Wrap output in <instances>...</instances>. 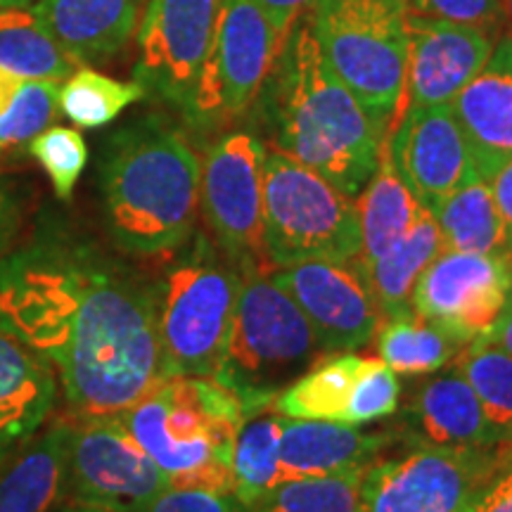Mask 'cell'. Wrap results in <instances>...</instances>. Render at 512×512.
I'll list each match as a JSON object with an SVG mask.
<instances>
[{
  "label": "cell",
  "instance_id": "6da1fadb",
  "mask_svg": "<svg viewBox=\"0 0 512 512\" xmlns=\"http://www.w3.org/2000/svg\"><path fill=\"white\" fill-rule=\"evenodd\" d=\"M0 330L53 368L74 420L124 413L166 380L157 287L62 226L0 259Z\"/></svg>",
  "mask_w": 512,
  "mask_h": 512
},
{
  "label": "cell",
  "instance_id": "7a4b0ae2",
  "mask_svg": "<svg viewBox=\"0 0 512 512\" xmlns=\"http://www.w3.org/2000/svg\"><path fill=\"white\" fill-rule=\"evenodd\" d=\"M261 95L273 150L309 166L347 197H358L375 174L387 136L330 69L309 15L287 34Z\"/></svg>",
  "mask_w": 512,
  "mask_h": 512
},
{
  "label": "cell",
  "instance_id": "3957f363",
  "mask_svg": "<svg viewBox=\"0 0 512 512\" xmlns=\"http://www.w3.org/2000/svg\"><path fill=\"white\" fill-rule=\"evenodd\" d=\"M200 176V155L169 121L145 117L114 133L102 159L112 240L138 256L183 247L200 209Z\"/></svg>",
  "mask_w": 512,
  "mask_h": 512
},
{
  "label": "cell",
  "instance_id": "277c9868",
  "mask_svg": "<svg viewBox=\"0 0 512 512\" xmlns=\"http://www.w3.org/2000/svg\"><path fill=\"white\" fill-rule=\"evenodd\" d=\"M117 418L169 486L233 494V446L249 413L216 377H166Z\"/></svg>",
  "mask_w": 512,
  "mask_h": 512
},
{
  "label": "cell",
  "instance_id": "5b68a950",
  "mask_svg": "<svg viewBox=\"0 0 512 512\" xmlns=\"http://www.w3.org/2000/svg\"><path fill=\"white\" fill-rule=\"evenodd\" d=\"M309 22L332 72L389 136L406 100L408 0H316Z\"/></svg>",
  "mask_w": 512,
  "mask_h": 512
},
{
  "label": "cell",
  "instance_id": "8992f818",
  "mask_svg": "<svg viewBox=\"0 0 512 512\" xmlns=\"http://www.w3.org/2000/svg\"><path fill=\"white\" fill-rule=\"evenodd\" d=\"M320 356L311 323L271 278L245 275L235 306L228 351L216 380L245 403L249 418L264 411L287 384L304 375Z\"/></svg>",
  "mask_w": 512,
  "mask_h": 512
},
{
  "label": "cell",
  "instance_id": "52a82bcc",
  "mask_svg": "<svg viewBox=\"0 0 512 512\" xmlns=\"http://www.w3.org/2000/svg\"><path fill=\"white\" fill-rule=\"evenodd\" d=\"M261 245L275 268L304 261L347 264L361 254L354 197L278 150L264 159Z\"/></svg>",
  "mask_w": 512,
  "mask_h": 512
},
{
  "label": "cell",
  "instance_id": "ba28073f",
  "mask_svg": "<svg viewBox=\"0 0 512 512\" xmlns=\"http://www.w3.org/2000/svg\"><path fill=\"white\" fill-rule=\"evenodd\" d=\"M240 275L221 264L207 242L157 285V330L166 377H216L223 368L240 297Z\"/></svg>",
  "mask_w": 512,
  "mask_h": 512
},
{
  "label": "cell",
  "instance_id": "9c48e42d",
  "mask_svg": "<svg viewBox=\"0 0 512 512\" xmlns=\"http://www.w3.org/2000/svg\"><path fill=\"white\" fill-rule=\"evenodd\" d=\"M280 46L271 19L254 0H223L185 119L209 128L245 114L264 91Z\"/></svg>",
  "mask_w": 512,
  "mask_h": 512
},
{
  "label": "cell",
  "instance_id": "30bf717a",
  "mask_svg": "<svg viewBox=\"0 0 512 512\" xmlns=\"http://www.w3.org/2000/svg\"><path fill=\"white\" fill-rule=\"evenodd\" d=\"M501 460L503 448L425 444L399 460L366 467L361 512H465Z\"/></svg>",
  "mask_w": 512,
  "mask_h": 512
},
{
  "label": "cell",
  "instance_id": "8fae6325",
  "mask_svg": "<svg viewBox=\"0 0 512 512\" xmlns=\"http://www.w3.org/2000/svg\"><path fill=\"white\" fill-rule=\"evenodd\" d=\"M169 479L117 415L74 420L67 446V501L110 512H140Z\"/></svg>",
  "mask_w": 512,
  "mask_h": 512
},
{
  "label": "cell",
  "instance_id": "7c38bea8",
  "mask_svg": "<svg viewBox=\"0 0 512 512\" xmlns=\"http://www.w3.org/2000/svg\"><path fill=\"white\" fill-rule=\"evenodd\" d=\"M512 294V254L439 252L415 283L411 309L460 344L482 337Z\"/></svg>",
  "mask_w": 512,
  "mask_h": 512
},
{
  "label": "cell",
  "instance_id": "4fadbf2b",
  "mask_svg": "<svg viewBox=\"0 0 512 512\" xmlns=\"http://www.w3.org/2000/svg\"><path fill=\"white\" fill-rule=\"evenodd\" d=\"M223 0H145L138 83L185 114L207 60Z\"/></svg>",
  "mask_w": 512,
  "mask_h": 512
},
{
  "label": "cell",
  "instance_id": "5bb4252c",
  "mask_svg": "<svg viewBox=\"0 0 512 512\" xmlns=\"http://www.w3.org/2000/svg\"><path fill=\"white\" fill-rule=\"evenodd\" d=\"M266 152L264 140L252 131H230L209 147L202 162L200 209L204 221L228 254L245 261H259L264 256L261 209Z\"/></svg>",
  "mask_w": 512,
  "mask_h": 512
},
{
  "label": "cell",
  "instance_id": "9a60e30c",
  "mask_svg": "<svg viewBox=\"0 0 512 512\" xmlns=\"http://www.w3.org/2000/svg\"><path fill=\"white\" fill-rule=\"evenodd\" d=\"M271 280L302 309L323 354L366 347L380 328L373 292L351 261H304L278 268Z\"/></svg>",
  "mask_w": 512,
  "mask_h": 512
},
{
  "label": "cell",
  "instance_id": "2e32d148",
  "mask_svg": "<svg viewBox=\"0 0 512 512\" xmlns=\"http://www.w3.org/2000/svg\"><path fill=\"white\" fill-rule=\"evenodd\" d=\"M387 150L396 174L430 211L477 176L451 105H406L389 131Z\"/></svg>",
  "mask_w": 512,
  "mask_h": 512
},
{
  "label": "cell",
  "instance_id": "e0dca14e",
  "mask_svg": "<svg viewBox=\"0 0 512 512\" xmlns=\"http://www.w3.org/2000/svg\"><path fill=\"white\" fill-rule=\"evenodd\" d=\"M496 41L486 29L408 12V105H451L489 60Z\"/></svg>",
  "mask_w": 512,
  "mask_h": 512
},
{
  "label": "cell",
  "instance_id": "ac0fdd59",
  "mask_svg": "<svg viewBox=\"0 0 512 512\" xmlns=\"http://www.w3.org/2000/svg\"><path fill=\"white\" fill-rule=\"evenodd\" d=\"M475 174L489 181L512 159V36H498L489 60L451 102Z\"/></svg>",
  "mask_w": 512,
  "mask_h": 512
},
{
  "label": "cell",
  "instance_id": "d6986e66",
  "mask_svg": "<svg viewBox=\"0 0 512 512\" xmlns=\"http://www.w3.org/2000/svg\"><path fill=\"white\" fill-rule=\"evenodd\" d=\"M57 389L53 368L0 330V467L43 430Z\"/></svg>",
  "mask_w": 512,
  "mask_h": 512
},
{
  "label": "cell",
  "instance_id": "ffe728a7",
  "mask_svg": "<svg viewBox=\"0 0 512 512\" xmlns=\"http://www.w3.org/2000/svg\"><path fill=\"white\" fill-rule=\"evenodd\" d=\"M145 0H36V17L79 64L121 53L136 34Z\"/></svg>",
  "mask_w": 512,
  "mask_h": 512
},
{
  "label": "cell",
  "instance_id": "44dd1931",
  "mask_svg": "<svg viewBox=\"0 0 512 512\" xmlns=\"http://www.w3.org/2000/svg\"><path fill=\"white\" fill-rule=\"evenodd\" d=\"M413 425L430 446L498 451L512 446L489 420L475 389L463 375L451 373L427 382L413 401Z\"/></svg>",
  "mask_w": 512,
  "mask_h": 512
},
{
  "label": "cell",
  "instance_id": "7402d4cb",
  "mask_svg": "<svg viewBox=\"0 0 512 512\" xmlns=\"http://www.w3.org/2000/svg\"><path fill=\"white\" fill-rule=\"evenodd\" d=\"M387 439L339 422L280 418V482L368 467Z\"/></svg>",
  "mask_w": 512,
  "mask_h": 512
},
{
  "label": "cell",
  "instance_id": "603a6c76",
  "mask_svg": "<svg viewBox=\"0 0 512 512\" xmlns=\"http://www.w3.org/2000/svg\"><path fill=\"white\" fill-rule=\"evenodd\" d=\"M72 422H53L0 467V512H57L67 501Z\"/></svg>",
  "mask_w": 512,
  "mask_h": 512
},
{
  "label": "cell",
  "instance_id": "cb8c5ba5",
  "mask_svg": "<svg viewBox=\"0 0 512 512\" xmlns=\"http://www.w3.org/2000/svg\"><path fill=\"white\" fill-rule=\"evenodd\" d=\"M441 252V235L434 214L427 207L418 209L413 226L394 242L387 252H382L370 264H358L356 271L363 275L368 290L380 309V316L392 320L413 316L411 297L420 273L430 266V261Z\"/></svg>",
  "mask_w": 512,
  "mask_h": 512
},
{
  "label": "cell",
  "instance_id": "d4e9b609",
  "mask_svg": "<svg viewBox=\"0 0 512 512\" xmlns=\"http://www.w3.org/2000/svg\"><path fill=\"white\" fill-rule=\"evenodd\" d=\"M370 358L354 354H330L316 361L275 396L273 408L283 418L325 420L344 425L354 399L356 384L366 373Z\"/></svg>",
  "mask_w": 512,
  "mask_h": 512
},
{
  "label": "cell",
  "instance_id": "484cf974",
  "mask_svg": "<svg viewBox=\"0 0 512 512\" xmlns=\"http://www.w3.org/2000/svg\"><path fill=\"white\" fill-rule=\"evenodd\" d=\"M420 202L396 174L384 140L380 162L366 188L358 192L356 211L361 226V254L354 261L370 264L387 252L413 226Z\"/></svg>",
  "mask_w": 512,
  "mask_h": 512
},
{
  "label": "cell",
  "instance_id": "4316f807",
  "mask_svg": "<svg viewBox=\"0 0 512 512\" xmlns=\"http://www.w3.org/2000/svg\"><path fill=\"white\" fill-rule=\"evenodd\" d=\"M441 235V252L512 254L489 183L479 176L460 185L432 211Z\"/></svg>",
  "mask_w": 512,
  "mask_h": 512
},
{
  "label": "cell",
  "instance_id": "83f0119b",
  "mask_svg": "<svg viewBox=\"0 0 512 512\" xmlns=\"http://www.w3.org/2000/svg\"><path fill=\"white\" fill-rule=\"evenodd\" d=\"M79 62L64 53L29 8H0V69L19 79H69Z\"/></svg>",
  "mask_w": 512,
  "mask_h": 512
},
{
  "label": "cell",
  "instance_id": "f1b7e54d",
  "mask_svg": "<svg viewBox=\"0 0 512 512\" xmlns=\"http://www.w3.org/2000/svg\"><path fill=\"white\" fill-rule=\"evenodd\" d=\"M233 496L252 510L280 484V418H249L233 446Z\"/></svg>",
  "mask_w": 512,
  "mask_h": 512
},
{
  "label": "cell",
  "instance_id": "f546056e",
  "mask_svg": "<svg viewBox=\"0 0 512 512\" xmlns=\"http://www.w3.org/2000/svg\"><path fill=\"white\" fill-rule=\"evenodd\" d=\"M377 356L394 373L427 375L441 370L456 354L458 344L418 316L392 318L377 328Z\"/></svg>",
  "mask_w": 512,
  "mask_h": 512
},
{
  "label": "cell",
  "instance_id": "4dcf8cb0",
  "mask_svg": "<svg viewBox=\"0 0 512 512\" xmlns=\"http://www.w3.org/2000/svg\"><path fill=\"white\" fill-rule=\"evenodd\" d=\"M366 467L275 484L249 512H361Z\"/></svg>",
  "mask_w": 512,
  "mask_h": 512
},
{
  "label": "cell",
  "instance_id": "1f68e13d",
  "mask_svg": "<svg viewBox=\"0 0 512 512\" xmlns=\"http://www.w3.org/2000/svg\"><path fill=\"white\" fill-rule=\"evenodd\" d=\"M145 95V88L138 81L124 83L81 67L60 88V112L76 126L100 128Z\"/></svg>",
  "mask_w": 512,
  "mask_h": 512
},
{
  "label": "cell",
  "instance_id": "d6a6232c",
  "mask_svg": "<svg viewBox=\"0 0 512 512\" xmlns=\"http://www.w3.org/2000/svg\"><path fill=\"white\" fill-rule=\"evenodd\" d=\"M458 373L475 389L486 415L512 444V356L491 344L470 342Z\"/></svg>",
  "mask_w": 512,
  "mask_h": 512
},
{
  "label": "cell",
  "instance_id": "836d02e7",
  "mask_svg": "<svg viewBox=\"0 0 512 512\" xmlns=\"http://www.w3.org/2000/svg\"><path fill=\"white\" fill-rule=\"evenodd\" d=\"M60 110V83L24 79L5 114H0V147L29 143L50 128Z\"/></svg>",
  "mask_w": 512,
  "mask_h": 512
},
{
  "label": "cell",
  "instance_id": "e575fe53",
  "mask_svg": "<svg viewBox=\"0 0 512 512\" xmlns=\"http://www.w3.org/2000/svg\"><path fill=\"white\" fill-rule=\"evenodd\" d=\"M29 152L43 166L60 200H72L76 183L86 169L88 145L76 128L50 126L29 140Z\"/></svg>",
  "mask_w": 512,
  "mask_h": 512
},
{
  "label": "cell",
  "instance_id": "d590c367",
  "mask_svg": "<svg viewBox=\"0 0 512 512\" xmlns=\"http://www.w3.org/2000/svg\"><path fill=\"white\" fill-rule=\"evenodd\" d=\"M399 408V380L380 358H370L366 373L356 384L354 399L344 418V425H366L392 415Z\"/></svg>",
  "mask_w": 512,
  "mask_h": 512
},
{
  "label": "cell",
  "instance_id": "8d00e7d4",
  "mask_svg": "<svg viewBox=\"0 0 512 512\" xmlns=\"http://www.w3.org/2000/svg\"><path fill=\"white\" fill-rule=\"evenodd\" d=\"M408 12L441 22L479 27L496 36L505 31L503 0H408Z\"/></svg>",
  "mask_w": 512,
  "mask_h": 512
},
{
  "label": "cell",
  "instance_id": "74e56055",
  "mask_svg": "<svg viewBox=\"0 0 512 512\" xmlns=\"http://www.w3.org/2000/svg\"><path fill=\"white\" fill-rule=\"evenodd\" d=\"M140 512H242V505L233 494L223 491L169 486Z\"/></svg>",
  "mask_w": 512,
  "mask_h": 512
},
{
  "label": "cell",
  "instance_id": "f35d334b",
  "mask_svg": "<svg viewBox=\"0 0 512 512\" xmlns=\"http://www.w3.org/2000/svg\"><path fill=\"white\" fill-rule=\"evenodd\" d=\"M465 512H512V451L503 448V460L496 472L482 484Z\"/></svg>",
  "mask_w": 512,
  "mask_h": 512
},
{
  "label": "cell",
  "instance_id": "ab89813d",
  "mask_svg": "<svg viewBox=\"0 0 512 512\" xmlns=\"http://www.w3.org/2000/svg\"><path fill=\"white\" fill-rule=\"evenodd\" d=\"M254 3L264 10V15L268 19H271L280 41H285L294 24H297L304 15H309L316 0H254Z\"/></svg>",
  "mask_w": 512,
  "mask_h": 512
},
{
  "label": "cell",
  "instance_id": "60d3db41",
  "mask_svg": "<svg viewBox=\"0 0 512 512\" xmlns=\"http://www.w3.org/2000/svg\"><path fill=\"white\" fill-rule=\"evenodd\" d=\"M486 183H489L491 195H494L496 209L498 214H501L505 235H508V242L512 249V159L510 162H505Z\"/></svg>",
  "mask_w": 512,
  "mask_h": 512
},
{
  "label": "cell",
  "instance_id": "b9f144b4",
  "mask_svg": "<svg viewBox=\"0 0 512 512\" xmlns=\"http://www.w3.org/2000/svg\"><path fill=\"white\" fill-rule=\"evenodd\" d=\"M475 342L491 344V347L501 349L505 354L512 356V294H510L508 306H505V311L498 316L496 323L491 325L482 337H477Z\"/></svg>",
  "mask_w": 512,
  "mask_h": 512
},
{
  "label": "cell",
  "instance_id": "7bdbcfd3",
  "mask_svg": "<svg viewBox=\"0 0 512 512\" xmlns=\"http://www.w3.org/2000/svg\"><path fill=\"white\" fill-rule=\"evenodd\" d=\"M12 223H15V204H12L8 192L0 188V249L10 238Z\"/></svg>",
  "mask_w": 512,
  "mask_h": 512
},
{
  "label": "cell",
  "instance_id": "ee69618b",
  "mask_svg": "<svg viewBox=\"0 0 512 512\" xmlns=\"http://www.w3.org/2000/svg\"><path fill=\"white\" fill-rule=\"evenodd\" d=\"M22 81L24 79H19V76L0 69V114H5V110H8L12 98H15L17 88L22 86Z\"/></svg>",
  "mask_w": 512,
  "mask_h": 512
},
{
  "label": "cell",
  "instance_id": "f6af8a7d",
  "mask_svg": "<svg viewBox=\"0 0 512 512\" xmlns=\"http://www.w3.org/2000/svg\"><path fill=\"white\" fill-rule=\"evenodd\" d=\"M57 512H110V510H102V508H93V505H83V503H72V501H64Z\"/></svg>",
  "mask_w": 512,
  "mask_h": 512
},
{
  "label": "cell",
  "instance_id": "bcb514c9",
  "mask_svg": "<svg viewBox=\"0 0 512 512\" xmlns=\"http://www.w3.org/2000/svg\"><path fill=\"white\" fill-rule=\"evenodd\" d=\"M36 0H0V8H29Z\"/></svg>",
  "mask_w": 512,
  "mask_h": 512
},
{
  "label": "cell",
  "instance_id": "7dc6e473",
  "mask_svg": "<svg viewBox=\"0 0 512 512\" xmlns=\"http://www.w3.org/2000/svg\"><path fill=\"white\" fill-rule=\"evenodd\" d=\"M503 10H505V31L512 36V0H503Z\"/></svg>",
  "mask_w": 512,
  "mask_h": 512
},
{
  "label": "cell",
  "instance_id": "c3c4849f",
  "mask_svg": "<svg viewBox=\"0 0 512 512\" xmlns=\"http://www.w3.org/2000/svg\"><path fill=\"white\" fill-rule=\"evenodd\" d=\"M510 451H512V446H510Z\"/></svg>",
  "mask_w": 512,
  "mask_h": 512
}]
</instances>
